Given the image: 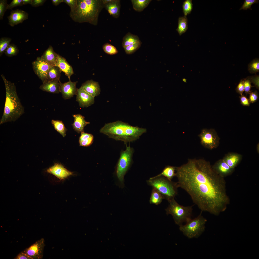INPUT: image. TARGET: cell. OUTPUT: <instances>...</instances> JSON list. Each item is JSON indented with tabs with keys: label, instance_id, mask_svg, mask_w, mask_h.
I'll list each match as a JSON object with an SVG mask.
<instances>
[{
	"label": "cell",
	"instance_id": "cell-2",
	"mask_svg": "<svg viewBox=\"0 0 259 259\" xmlns=\"http://www.w3.org/2000/svg\"><path fill=\"white\" fill-rule=\"evenodd\" d=\"M100 132L109 137L116 141H123L127 144L140 138L143 134L146 133V129L131 126L128 124L118 120L105 124L101 128Z\"/></svg>",
	"mask_w": 259,
	"mask_h": 259
},
{
	"label": "cell",
	"instance_id": "cell-48",
	"mask_svg": "<svg viewBox=\"0 0 259 259\" xmlns=\"http://www.w3.org/2000/svg\"><path fill=\"white\" fill-rule=\"evenodd\" d=\"M51 1L53 5L57 6L61 3L63 2V0H52Z\"/></svg>",
	"mask_w": 259,
	"mask_h": 259
},
{
	"label": "cell",
	"instance_id": "cell-22",
	"mask_svg": "<svg viewBox=\"0 0 259 259\" xmlns=\"http://www.w3.org/2000/svg\"><path fill=\"white\" fill-rule=\"evenodd\" d=\"M104 5V7L111 15L115 18L119 17L121 6L120 0H113Z\"/></svg>",
	"mask_w": 259,
	"mask_h": 259
},
{
	"label": "cell",
	"instance_id": "cell-14",
	"mask_svg": "<svg viewBox=\"0 0 259 259\" xmlns=\"http://www.w3.org/2000/svg\"><path fill=\"white\" fill-rule=\"evenodd\" d=\"M76 95V101L81 107H88L94 102V97L80 88L78 89Z\"/></svg>",
	"mask_w": 259,
	"mask_h": 259
},
{
	"label": "cell",
	"instance_id": "cell-47",
	"mask_svg": "<svg viewBox=\"0 0 259 259\" xmlns=\"http://www.w3.org/2000/svg\"><path fill=\"white\" fill-rule=\"evenodd\" d=\"M14 259H33L32 257L22 252L19 253Z\"/></svg>",
	"mask_w": 259,
	"mask_h": 259
},
{
	"label": "cell",
	"instance_id": "cell-25",
	"mask_svg": "<svg viewBox=\"0 0 259 259\" xmlns=\"http://www.w3.org/2000/svg\"><path fill=\"white\" fill-rule=\"evenodd\" d=\"M94 136L91 134L85 133H81L79 138V143L80 146L88 147L94 141Z\"/></svg>",
	"mask_w": 259,
	"mask_h": 259
},
{
	"label": "cell",
	"instance_id": "cell-3",
	"mask_svg": "<svg viewBox=\"0 0 259 259\" xmlns=\"http://www.w3.org/2000/svg\"><path fill=\"white\" fill-rule=\"evenodd\" d=\"M6 90V100L4 111L0 120L1 125L8 122L16 121L24 113V109L17 94L13 83L7 80L1 75Z\"/></svg>",
	"mask_w": 259,
	"mask_h": 259
},
{
	"label": "cell",
	"instance_id": "cell-41",
	"mask_svg": "<svg viewBox=\"0 0 259 259\" xmlns=\"http://www.w3.org/2000/svg\"><path fill=\"white\" fill-rule=\"evenodd\" d=\"M63 2L68 5L71 8L70 12H72L77 8V0H63Z\"/></svg>",
	"mask_w": 259,
	"mask_h": 259
},
{
	"label": "cell",
	"instance_id": "cell-18",
	"mask_svg": "<svg viewBox=\"0 0 259 259\" xmlns=\"http://www.w3.org/2000/svg\"><path fill=\"white\" fill-rule=\"evenodd\" d=\"M59 80L47 81L43 83L39 89L44 91L54 94L60 92Z\"/></svg>",
	"mask_w": 259,
	"mask_h": 259
},
{
	"label": "cell",
	"instance_id": "cell-26",
	"mask_svg": "<svg viewBox=\"0 0 259 259\" xmlns=\"http://www.w3.org/2000/svg\"><path fill=\"white\" fill-rule=\"evenodd\" d=\"M140 41L137 35L128 32L123 39L122 46L124 48L130 45L137 42Z\"/></svg>",
	"mask_w": 259,
	"mask_h": 259
},
{
	"label": "cell",
	"instance_id": "cell-29",
	"mask_svg": "<svg viewBox=\"0 0 259 259\" xmlns=\"http://www.w3.org/2000/svg\"><path fill=\"white\" fill-rule=\"evenodd\" d=\"M165 199L163 195L157 189L153 188L149 200L150 204L158 205Z\"/></svg>",
	"mask_w": 259,
	"mask_h": 259
},
{
	"label": "cell",
	"instance_id": "cell-15",
	"mask_svg": "<svg viewBox=\"0 0 259 259\" xmlns=\"http://www.w3.org/2000/svg\"><path fill=\"white\" fill-rule=\"evenodd\" d=\"M212 167L217 174L224 178L231 174L235 169L230 167L223 159L218 160Z\"/></svg>",
	"mask_w": 259,
	"mask_h": 259
},
{
	"label": "cell",
	"instance_id": "cell-17",
	"mask_svg": "<svg viewBox=\"0 0 259 259\" xmlns=\"http://www.w3.org/2000/svg\"><path fill=\"white\" fill-rule=\"evenodd\" d=\"M80 88L94 97L99 95L101 91L98 82L92 80L86 81Z\"/></svg>",
	"mask_w": 259,
	"mask_h": 259
},
{
	"label": "cell",
	"instance_id": "cell-36",
	"mask_svg": "<svg viewBox=\"0 0 259 259\" xmlns=\"http://www.w3.org/2000/svg\"><path fill=\"white\" fill-rule=\"evenodd\" d=\"M141 43V42L140 41L137 42L128 46L124 48L127 54H131L139 49L140 47Z\"/></svg>",
	"mask_w": 259,
	"mask_h": 259
},
{
	"label": "cell",
	"instance_id": "cell-20",
	"mask_svg": "<svg viewBox=\"0 0 259 259\" xmlns=\"http://www.w3.org/2000/svg\"><path fill=\"white\" fill-rule=\"evenodd\" d=\"M242 156L235 153H230L226 154L223 158L224 161L230 168L235 169L242 159Z\"/></svg>",
	"mask_w": 259,
	"mask_h": 259
},
{
	"label": "cell",
	"instance_id": "cell-4",
	"mask_svg": "<svg viewBox=\"0 0 259 259\" xmlns=\"http://www.w3.org/2000/svg\"><path fill=\"white\" fill-rule=\"evenodd\" d=\"M77 4L76 8L70 13L72 20L97 25L99 14L104 7L102 0H77Z\"/></svg>",
	"mask_w": 259,
	"mask_h": 259
},
{
	"label": "cell",
	"instance_id": "cell-51",
	"mask_svg": "<svg viewBox=\"0 0 259 259\" xmlns=\"http://www.w3.org/2000/svg\"><path fill=\"white\" fill-rule=\"evenodd\" d=\"M256 148H257L256 149H257V151L258 152V153H259V143L258 144H257V145Z\"/></svg>",
	"mask_w": 259,
	"mask_h": 259
},
{
	"label": "cell",
	"instance_id": "cell-11",
	"mask_svg": "<svg viewBox=\"0 0 259 259\" xmlns=\"http://www.w3.org/2000/svg\"><path fill=\"white\" fill-rule=\"evenodd\" d=\"M45 246L43 238L36 241L34 243L22 251L32 257L33 259H42Z\"/></svg>",
	"mask_w": 259,
	"mask_h": 259
},
{
	"label": "cell",
	"instance_id": "cell-28",
	"mask_svg": "<svg viewBox=\"0 0 259 259\" xmlns=\"http://www.w3.org/2000/svg\"><path fill=\"white\" fill-rule=\"evenodd\" d=\"M61 71L58 66H53L50 69L48 72L47 76V81L59 80Z\"/></svg>",
	"mask_w": 259,
	"mask_h": 259
},
{
	"label": "cell",
	"instance_id": "cell-44",
	"mask_svg": "<svg viewBox=\"0 0 259 259\" xmlns=\"http://www.w3.org/2000/svg\"><path fill=\"white\" fill-rule=\"evenodd\" d=\"M236 92L241 95H242L244 91L243 80H241L237 86L236 89Z\"/></svg>",
	"mask_w": 259,
	"mask_h": 259
},
{
	"label": "cell",
	"instance_id": "cell-34",
	"mask_svg": "<svg viewBox=\"0 0 259 259\" xmlns=\"http://www.w3.org/2000/svg\"><path fill=\"white\" fill-rule=\"evenodd\" d=\"M18 52L19 50L17 46L14 44H10L4 53L6 56L11 57L16 55Z\"/></svg>",
	"mask_w": 259,
	"mask_h": 259
},
{
	"label": "cell",
	"instance_id": "cell-24",
	"mask_svg": "<svg viewBox=\"0 0 259 259\" xmlns=\"http://www.w3.org/2000/svg\"><path fill=\"white\" fill-rule=\"evenodd\" d=\"M176 166L167 165L165 167L160 173L154 177L163 176L171 181L173 177L176 176Z\"/></svg>",
	"mask_w": 259,
	"mask_h": 259
},
{
	"label": "cell",
	"instance_id": "cell-27",
	"mask_svg": "<svg viewBox=\"0 0 259 259\" xmlns=\"http://www.w3.org/2000/svg\"><path fill=\"white\" fill-rule=\"evenodd\" d=\"M151 0H131L133 8L135 11L141 12L148 5Z\"/></svg>",
	"mask_w": 259,
	"mask_h": 259
},
{
	"label": "cell",
	"instance_id": "cell-37",
	"mask_svg": "<svg viewBox=\"0 0 259 259\" xmlns=\"http://www.w3.org/2000/svg\"><path fill=\"white\" fill-rule=\"evenodd\" d=\"M102 48L104 52L108 54L113 55L118 52V50L115 47L108 43L104 44Z\"/></svg>",
	"mask_w": 259,
	"mask_h": 259
},
{
	"label": "cell",
	"instance_id": "cell-23",
	"mask_svg": "<svg viewBox=\"0 0 259 259\" xmlns=\"http://www.w3.org/2000/svg\"><path fill=\"white\" fill-rule=\"evenodd\" d=\"M72 116L74 118V122L72 124L74 129L78 133L84 132V127L90 122L87 121L85 117L80 114H74Z\"/></svg>",
	"mask_w": 259,
	"mask_h": 259
},
{
	"label": "cell",
	"instance_id": "cell-35",
	"mask_svg": "<svg viewBox=\"0 0 259 259\" xmlns=\"http://www.w3.org/2000/svg\"><path fill=\"white\" fill-rule=\"evenodd\" d=\"M183 12L184 16L190 13L193 8V4L191 0H186L183 3L182 5Z\"/></svg>",
	"mask_w": 259,
	"mask_h": 259
},
{
	"label": "cell",
	"instance_id": "cell-7",
	"mask_svg": "<svg viewBox=\"0 0 259 259\" xmlns=\"http://www.w3.org/2000/svg\"><path fill=\"white\" fill-rule=\"evenodd\" d=\"M125 150L121 152L119 158L117 163L115 169V174L121 187L124 186V177L132 163V156L134 152L133 148L128 146Z\"/></svg>",
	"mask_w": 259,
	"mask_h": 259
},
{
	"label": "cell",
	"instance_id": "cell-32",
	"mask_svg": "<svg viewBox=\"0 0 259 259\" xmlns=\"http://www.w3.org/2000/svg\"><path fill=\"white\" fill-rule=\"evenodd\" d=\"M11 39L9 37H3L0 39V56L5 53L10 45Z\"/></svg>",
	"mask_w": 259,
	"mask_h": 259
},
{
	"label": "cell",
	"instance_id": "cell-13",
	"mask_svg": "<svg viewBox=\"0 0 259 259\" xmlns=\"http://www.w3.org/2000/svg\"><path fill=\"white\" fill-rule=\"evenodd\" d=\"M28 14L26 12L21 10L17 9L12 10L10 15L7 17L8 19V24L12 27L23 22L28 18Z\"/></svg>",
	"mask_w": 259,
	"mask_h": 259
},
{
	"label": "cell",
	"instance_id": "cell-33",
	"mask_svg": "<svg viewBox=\"0 0 259 259\" xmlns=\"http://www.w3.org/2000/svg\"><path fill=\"white\" fill-rule=\"evenodd\" d=\"M248 70L251 73L256 74L259 71V59H256L252 60L248 64Z\"/></svg>",
	"mask_w": 259,
	"mask_h": 259
},
{
	"label": "cell",
	"instance_id": "cell-40",
	"mask_svg": "<svg viewBox=\"0 0 259 259\" xmlns=\"http://www.w3.org/2000/svg\"><path fill=\"white\" fill-rule=\"evenodd\" d=\"M243 80L244 91L246 96L251 92V89L252 86L251 82L248 78L244 79Z\"/></svg>",
	"mask_w": 259,
	"mask_h": 259
},
{
	"label": "cell",
	"instance_id": "cell-39",
	"mask_svg": "<svg viewBox=\"0 0 259 259\" xmlns=\"http://www.w3.org/2000/svg\"><path fill=\"white\" fill-rule=\"evenodd\" d=\"M259 1V0H245L239 10H247L248 9L252 10V5L254 3H258Z\"/></svg>",
	"mask_w": 259,
	"mask_h": 259
},
{
	"label": "cell",
	"instance_id": "cell-1",
	"mask_svg": "<svg viewBox=\"0 0 259 259\" xmlns=\"http://www.w3.org/2000/svg\"><path fill=\"white\" fill-rule=\"evenodd\" d=\"M178 187L185 190L201 212L216 215L225 211L229 204L224 178L213 170L210 163L203 159H188L176 167Z\"/></svg>",
	"mask_w": 259,
	"mask_h": 259
},
{
	"label": "cell",
	"instance_id": "cell-21",
	"mask_svg": "<svg viewBox=\"0 0 259 259\" xmlns=\"http://www.w3.org/2000/svg\"><path fill=\"white\" fill-rule=\"evenodd\" d=\"M57 54L54 51L52 46L50 45L41 57L49 65L57 66Z\"/></svg>",
	"mask_w": 259,
	"mask_h": 259
},
{
	"label": "cell",
	"instance_id": "cell-46",
	"mask_svg": "<svg viewBox=\"0 0 259 259\" xmlns=\"http://www.w3.org/2000/svg\"><path fill=\"white\" fill-rule=\"evenodd\" d=\"M46 1L45 0H32L31 5L34 7H38L43 5Z\"/></svg>",
	"mask_w": 259,
	"mask_h": 259
},
{
	"label": "cell",
	"instance_id": "cell-10",
	"mask_svg": "<svg viewBox=\"0 0 259 259\" xmlns=\"http://www.w3.org/2000/svg\"><path fill=\"white\" fill-rule=\"evenodd\" d=\"M35 73L42 81L43 83L47 81V76L50 69L53 66L42 59L37 57L32 63Z\"/></svg>",
	"mask_w": 259,
	"mask_h": 259
},
{
	"label": "cell",
	"instance_id": "cell-9",
	"mask_svg": "<svg viewBox=\"0 0 259 259\" xmlns=\"http://www.w3.org/2000/svg\"><path fill=\"white\" fill-rule=\"evenodd\" d=\"M198 136L201 145L208 149L216 148L219 144L220 138L214 129H203Z\"/></svg>",
	"mask_w": 259,
	"mask_h": 259
},
{
	"label": "cell",
	"instance_id": "cell-31",
	"mask_svg": "<svg viewBox=\"0 0 259 259\" xmlns=\"http://www.w3.org/2000/svg\"><path fill=\"white\" fill-rule=\"evenodd\" d=\"M51 123L54 129L63 137H65L66 135V132L67 131V129L65 128L62 121L52 120Z\"/></svg>",
	"mask_w": 259,
	"mask_h": 259
},
{
	"label": "cell",
	"instance_id": "cell-45",
	"mask_svg": "<svg viewBox=\"0 0 259 259\" xmlns=\"http://www.w3.org/2000/svg\"><path fill=\"white\" fill-rule=\"evenodd\" d=\"M239 98L241 103V105L244 106H249L250 103L248 99L247 98L246 96L242 95L240 96Z\"/></svg>",
	"mask_w": 259,
	"mask_h": 259
},
{
	"label": "cell",
	"instance_id": "cell-19",
	"mask_svg": "<svg viewBox=\"0 0 259 259\" xmlns=\"http://www.w3.org/2000/svg\"><path fill=\"white\" fill-rule=\"evenodd\" d=\"M57 66L59 67L62 71L65 73L69 80H71V77L74 73L73 68L64 58L58 54L57 56Z\"/></svg>",
	"mask_w": 259,
	"mask_h": 259
},
{
	"label": "cell",
	"instance_id": "cell-42",
	"mask_svg": "<svg viewBox=\"0 0 259 259\" xmlns=\"http://www.w3.org/2000/svg\"><path fill=\"white\" fill-rule=\"evenodd\" d=\"M249 100L250 103H253L256 102L259 99L258 93L257 91L250 92L249 94Z\"/></svg>",
	"mask_w": 259,
	"mask_h": 259
},
{
	"label": "cell",
	"instance_id": "cell-49",
	"mask_svg": "<svg viewBox=\"0 0 259 259\" xmlns=\"http://www.w3.org/2000/svg\"><path fill=\"white\" fill-rule=\"evenodd\" d=\"M23 5H26L28 4L30 5L32 3V0H22Z\"/></svg>",
	"mask_w": 259,
	"mask_h": 259
},
{
	"label": "cell",
	"instance_id": "cell-6",
	"mask_svg": "<svg viewBox=\"0 0 259 259\" xmlns=\"http://www.w3.org/2000/svg\"><path fill=\"white\" fill-rule=\"evenodd\" d=\"M169 203L165 209L167 215H171L175 223L179 226L191 219L193 206H184L180 205L174 198L168 201Z\"/></svg>",
	"mask_w": 259,
	"mask_h": 259
},
{
	"label": "cell",
	"instance_id": "cell-50",
	"mask_svg": "<svg viewBox=\"0 0 259 259\" xmlns=\"http://www.w3.org/2000/svg\"><path fill=\"white\" fill-rule=\"evenodd\" d=\"M113 0H102L103 4L104 5L112 1Z\"/></svg>",
	"mask_w": 259,
	"mask_h": 259
},
{
	"label": "cell",
	"instance_id": "cell-8",
	"mask_svg": "<svg viewBox=\"0 0 259 259\" xmlns=\"http://www.w3.org/2000/svg\"><path fill=\"white\" fill-rule=\"evenodd\" d=\"M202 212L197 217L179 226L180 230L188 238H198L204 231L207 220L202 215Z\"/></svg>",
	"mask_w": 259,
	"mask_h": 259
},
{
	"label": "cell",
	"instance_id": "cell-30",
	"mask_svg": "<svg viewBox=\"0 0 259 259\" xmlns=\"http://www.w3.org/2000/svg\"><path fill=\"white\" fill-rule=\"evenodd\" d=\"M188 29V19L186 16L180 17L178 19L177 30L180 35L185 33Z\"/></svg>",
	"mask_w": 259,
	"mask_h": 259
},
{
	"label": "cell",
	"instance_id": "cell-16",
	"mask_svg": "<svg viewBox=\"0 0 259 259\" xmlns=\"http://www.w3.org/2000/svg\"><path fill=\"white\" fill-rule=\"evenodd\" d=\"M47 172L60 179H64L73 174L72 172L67 170L62 165L58 163H55L48 169Z\"/></svg>",
	"mask_w": 259,
	"mask_h": 259
},
{
	"label": "cell",
	"instance_id": "cell-43",
	"mask_svg": "<svg viewBox=\"0 0 259 259\" xmlns=\"http://www.w3.org/2000/svg\"><path fill=\"white\" fill-rule=\"evenodd\" d=\"M23 5L22 0H13L8 4V9H12L14 7L22 6Z\"/></svg>",
	"mask_w": 259,
	"mask_h": 259
},
{
	"label": "cell",
	"instance_id": "cell-12",
	"mask_svg": "<svg viewBox=\"0 0 259 259\" xmlns=\"http://www.w3.org/2000/svg\"><path fill=\"white\" fill-rule=\"evenodd\" d=\"M77 81L72 82L69 80L67 82L62 83L60 82V89L63 98L66 100L73 97L76 95L78 89L76 87Z\"/></svg>",
	"mask_w": 259,
	"mask_h": 259
},
{
	"label": "cell",
	"instance_id": "cell-38",
	"mask_svg": "<svg viewBox=\"0 0 259 259\" xmlns=\"http://www.w3.org/2000/svg\"><path fill=\"white\" fill-rule=\"evenodd\" d=\"M7 0H0V19H3L5 13L8 9V4Z\"/></svg>",
	"mask_w": 259,
	"mask_h": 259
},
{
	"label": "cell",
	"instance_id": "cell-5",
	"mask_svg": "<svg viewBox=\"0 0 259 259\" xmlns=\"http://www.w3.org/2000/svg\"><path fill=\"white\" fill-rule=\"evenodd\" d=\"M148 184L157 189L168 201L174 198L179 187L177 182L170 181L163 176L153 177L147 181Z\"/></svg>",
	"mask_w": 259,
	"mask_h": 259
}]
</instances>
